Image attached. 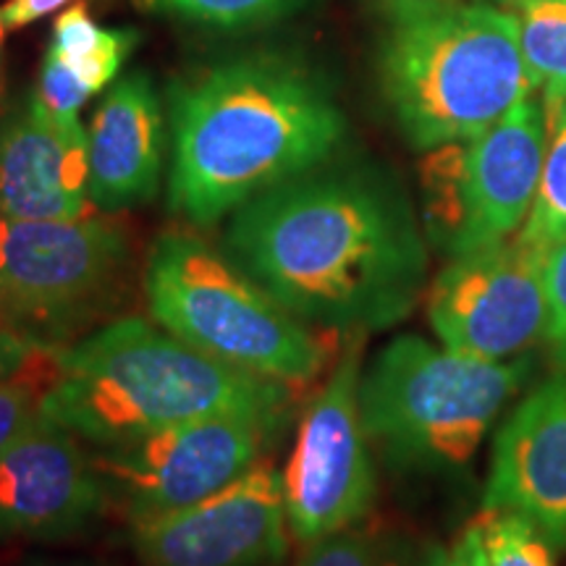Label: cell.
<instances>
[{
  "label": "cell",
  "mask_w": 566,
  "mask_h": 566,
  "mask_svg": "<svg viewBox=\"0 0 566 566\" xmlns=\"http://www.w3.org/2000/svg\"><path fill=\"white\" fill-rule=\"evenodd\" d=\"M530 375L527 357L491 363L399 336L363 370L359 412L370 443L394 467L459 472Z\"/></svg>",
  "instance_id": "obj_6"
},
{
  "label": "cell",
  "mask_w": 566,
  "mask_h": 566,
  "mask_svg": "<svg viewBox=\"0 0 566 566\" xmlns=\"http://www.w3.org/2000/svg\"><path fill=\"white\" fill-rule=\"evenodd\" d=\"M6 21L0 17V105H3L6 97V66H3V40H6Z\"/></svg>",
  "instance_id": "obj_30"
},
{
  "label": "cell",
  "mask_w": 566,
  "mask_h": 566,
  "mask_svg": "<svg viewBox=\"0 0 566 566\" xmlns=\"http://www.w3.org/2000/svg\"><path fill=\"white\" fill-rule=\"evenodd\" d=\"M520 237L543 250L566 239V103L548 113L546 160H543L535 205Z\"/></svg>",
  "instance_id": "obj_20"
},
{
  "label": "cell",
  "mask_w": 566,
  "mask_h": 566,
  "mask_svg": "<svg viewBox=\"0 0 566 566\" xmlns=\"http://www.w3.org/2000/svg\"><path fill=\"white\" fill-rule=\"evenodd\" d=\"M367 334H349L334 370L304 409L283 470L289 533L300 546L367 520L378 493L370 438L359 412Z\"/></svg>",
  "instance_id": "obj_9"
},
{
  "label": "cell",
  "mask_w": 566,
  "mask_h": 566,
  "mask_svg": "<svg viewBox=\"0 0 566 566\" xmlns=\"http://www.w3.org/2000/svg\"><path fill=\"white\" fill-rule=\"evenodd\" d=\"M34 92H38L42 105H45L55 118H76L82 105L92 97L87 87L80 82V76H76L69 63L59 59L53 51L45 53L40 82Z\"/></svg>",
  "instance_id": "obj_25"
},
{
  "label": "cell",
  "mask_w": 566,
  "mask_h": 566,
  "mask_svg": "<svg viewBox=\"0 0 566 566\" xmlns=\"http://www.w3.org/2000/svg\"><path fill=\"white\" fill-rule=\"evenodd\" d=\"M137 42L139 34L134 30H103L90 17L87 6L76 3L55 21L48 51L69 63L90 95H97L116 82L118 71Z\"/></svg>",
  "instance_id": "obj_17"
},
{
  "label": "cell",
  "mask_w": 566,
  "mask_h": 566,
  "mask_svg": "<svg viewBox=\"0 0 566 566\" xmlns=\"http://www.w3.org/2000/svg\"><path fill=\"white\" fill-rule=\"evenodd\" d=\"M546 342L556 370H566V239L546 247Z\"/></svg>",
  "instance_id": "obj_24"
},
{
  "label": "cell",
  "mask_w": 566,
  "mask_h": 566,
  "mask_svg": "<svg viewBox=\"0 0 566 566\" xmlns=\"http://www.w3.org/2000/svg\"><path fill=\"white\" fill-rule=\"evenodd\" d=\"M548 145L546 105L522 101L478 137L428 150L424 231L451 258L516 237L535 205Z\"/></svg>",
  "instance_id": "obj_8"
},
{
  "label": "cell",
  "mask_w": 566,
  "mask_h": 566,
  "mask_svg": "<svg viewBox=\"0 0 566 566\" xmlns=\"http://www.w3.org/2000/svg\"><path fill=\"white\" fill-rule=\"evenodd\" d=\"M66 3L69 0H9L6 6H0V17L6 21V30L13 32L51 17L53 11L63 9Z\"/></svg>",
  "instance_id": "obj_28"
},
{
  "label": "cell",
  "mask_w": 566,
  "mask_h": 566,
  "mask_svg": "<svg viewBox=\"0 0 566 566\" xmlns=\"http://www.w3.org/2000/svg\"><path fill=\"white\" fill-rule=\"evenodd\" d=\"M90 132L55 118L30 90L0 122V218L71 221L92 216Z\"/></svg>",
  "instance_id": "obj_14"
},
{
  "label": "cell",
  "mask_w": 566,
  "mask_h": 566,
  "mask_svg": "<svg viewBox=\"0 0 566 566\" xmlns=\"http://www.w3.org/2000/svg\"><path fill=\"white\" fill-rule=\"evenodd\" d=\"M129 530L142 566H281L292 537L283 472L260 462L200 504Z\"/></svg>",
  "instance_id": "obj_12"
},
{
  "label": "cell",
  "mask_w": 566,
  "mask_h": 566,
  "mask_svg": "<svg viewBox=\"0 0 566 566\" xmlns=\"http://www.w3.org/2000/svg\"><path fill=\"white\" fill-rule=\"evenodd\" d=\"M226 252L273 300L328 334L405 321L428 281V252L405 192L373 168L321 166L231 216Z\"/></svg>",
  "instance_id": "obj_1"
},
{
  "label": "cell",
  "mask_w": 566,
  "mask_h": 566,
  "mask_svg": "<svg viewBox=\"0 0 566 566\" xmlns=\"http://www.w3.org/2000/svg\"><path fill=\"white\" fill-rule=\"evenodd\" d=\"M475 522L488 566H556L554 543L527 516L483 509Z\"/></svg>",
  "instance_id": "obj_21"
},
{
  "label": "cell",
  "mask_w": 566,
  "mask_h": 566,
  "mask_svg": "<svg viewBox=\"0 0 566 566\" xmlns=\"http://www.w3.org/2000/svg\"><path fill=\"white\" fill-rule=\"evenodd\" d=\"M168 118V205L192 226L325 166L346 134L328 82L289 51L239 53L176 80Z\"/></svg>",
  "instance_id": "obj_2"
},
{
  "label": "cell",
  "mask_w": 566,
  "mask_h": 566,
  "mask_svg": "<svg viewBox=\"0 0 566 566\" xmlns=\"http://www.w3.org/2000/svg\"><path fill=\"white\" fill-rule=\"evenodd\" d=\"M483 509L527 516L566 548V370L535 386L499 428Z\"/></svg>",
  "instance_id": "obj_15"
},
{
  "label": "cell",
  "mask_w": 566,
  "mask_h": 566,
  "mask_svg": "<svg viewBox=\"0 0 566 566\" xmlns=\"http://www.w3.org/2000/svg\"><path fill=\"white\" fill-rule=\"evenodd\" d=\"M142 3L216 30H252L292 17L310 0H142Z\"/></svg>",
  "instance_id": "obj_22"
},
{
  "label": "cell",
  "mask_w": 566,
  "mask_h": 566,
  "mask_svg": "<svg viewBox=\"0 0 566 566\" xmlns=\"http://www.w3.org/2000/svg\"><path fill=\"white\" fill-rule=\"evenodd\" d=\"M546 250L516 237L451 258L428 289V323L446 349L491 363L546 336Z\"/></svg>",
  "instance_id": "obj_11"
},
{
  "label": "cell",
  "mask_w": 566,
  "mask_h": 566,
  "mask_svg": "<svg viewBox=\"0 0 566 566\" xmlns=\"http://www.w3.org/2000/svg\"><path fill=\"white\" fill-rule=\"evenodd\" d=\"M283 424L258 415H216L97 449L95 462L132 525L181 512L231 485L260 464Z\"/></svg>",
  "instance_id": "obj_10"
},
{
  "label": "cell",
  "mask_w": 566,
  "mask_h": 566,
  "mask_svg": "<svg viewBox=\"0 0 566 566\" xmlns=\"http://www.w3.org/2000/svg\"><path fill=\"white\" fill-rule=\"evenodd\" d=\"M53 346L38 344L17 331L0 325V384L19 378L21 373L32 370L34 365L51 354Z\"/></svg>",
  "instance_id": "obj_26"
},
{
  "label": "cell",
  "mask_w": 566,
  "mask_h": 566,
  "mask_svg": "<svg viewBox=\"0 0 566 566\" xmlns=\"http://www.w3.org/2000/svg\"><path fill=\"white\" fill-rule=\"evenodd\" d=\"M296 566H433V554L422 562L407 537L363 520L304 546Z\"/></svg>",
  "instance_id": "obj_19"
},
{
  "label": "cell",
  "mask_w": 566,
  "mask_h": 566,
  "mask_svg": "<svg viewBox=\"0 0 566 566\" xmlns=\"http://www.w3.org/2000/svg\"><path fill=\"white\" fill-rule=\"evenodd\" d=\"M40 412L95 449H113L216 415L286 422L294 388L218 363L158 323L122 317L53 346Z\"/></svg>",
  "instance_id": "obj_3"
},
{
  "label": "cell",
  "mask_w": 566,
  "mask_h": 566,
  "mask_svg": "<svg viewBox=\"0 0 566 566\" xmlns=\"http://www.w3.org/2000/svg\"><path fill=\"white\" fill-rule=\"evenodd\" d=\"M87 132L92 205L116 212L150 202L163 168V111L150 74L113 82Z\"/></svg>",
  "instance_id": "obj_16"
},
{
  "label": "cell",
  "mask_w": 566,
  "mask_h": 566,
  "mask_svg": "<svg viewBox=\"0 0 566 566\" xmlns=\"http://www.w3.org/2000/svg\"><path fill=\"white\" fill-rule=\"evenodd\" d=\"M129 271V237L101 216L0 218V323L63 346L108 313Z\"/></svg>",
  "instance_id": "obj_7"
},
{
  "label": "cell",
  "mask_w": 566,
  "mask_h": 566,
  "mask_svg": "<svg viewBox=\"0 0 566 566\" xmlns=\"http://www.w3.org/2000/svg\"><path fill=\"white\" fill-rule=\"evenodd\" d=\"M87 446L40 412L0 459V543H61L97 525L113 501Z\"/></svg>",
  "instance_id": "obj_13"
},
{
  "label": "cell",
  "mask_w": 566,
  "mask_h": 566,
  "mask_svg": "<svg viewBox=\"0 0 566 566\" xmlns=\"http://www.w3.org/2000/svg\"><path fill=\"white\" fill-rule=\"evenodd\" d=\"M433 566H488L475 522L464 527V533L451 543V548L436 551Z\"/></svg>",
  "instance_id": "obj_27"
},
{
  "label": "cell",
  "mask_w": 566,
  "mask_h": 566,
  "mask_svg": "<svg viewBox=\"0 0 566 566\" xmlns=\"http://www.w3.org/2000/svg\"><path fill=\"white\" fill-rule=\"evenodd\" d=\"M153 321L218 363L300 388L321 378L331 359L321 328L289 313L244 273L189 231L155 239L145 268Z\"/></svg>",
  "instance_id": "obj_5"
},
{
  "label": "cell",
  "mask_w": 566,
  "mask_h": 566,
  "mask_svg": "<svg viewBox=\"0 0 566 566\" xmlns=\"http://www.w3.org/2000/svg\"><path fill=\"white\" fill-rule=\"evenodd\" d=\"M55 373L53 349L32 370L19 378L0 384V459L27 433V428L40 417V401L51 386Z\"/></svg>",
  "instance_id": "obj_23"
},
{
  "label": "cell",
  "mask_w": 566,
  "mask_h": 566,
  "mask_svg": "<svg viewBox=\"0 0 566 566\" xmlns=\"http://www.w3.org/2000/svg\"><path fill=\"white\" fill-rule=\"evenodd\" d=\"M520 24L522 53L546 113L566 103V0H504Z\"/></svg>",
  "instance_id": "obj_18"
},
{
  "label": "cell",
  "mask_w": 566,
  "mask_h": 566,
  "mask_svg": "<svg viewBox=\"0 0 566 566\" xmlns=\"http://www.w3.org/2000/svg\"><path fill=\"white\" fill-rule=\"evenodd\" d=\"M21 566H108V564L95 562V558H32V562Z\"/></svg>",
  "instance_id": "obj_29"
},
{
  "label": "cell",
  "mask_w": 566,
  "mask_h": 566,
  "mask_svg": "<svg viewBox=\"0 0 566 566\" xmlns=\"http://www.w3.org/2000/svg\"><path fill=\"white\" fill-rule=\"evenodd\" d=\"M378 9L380 90L415 150L478 137L535 95L512 11L483 0H380Z\"/></svg>",
  "instance_id": "obj_4"
},
{
  "label": "cell",
  "mask_w": 566,
  "mask_h": 566,
  "mask_svg": "<svg viewBox=\"0 0 566 566\" xmlns=\"http://www.w3.org/2000/svg\"><path fill=\"white\" fill-rule=\"evenodd\" d=\"M0 325H3V323H0ZM3 328H6V325H3Z\"/></svg>",
  "instance_id": "obj_31"
}]
</instances>
